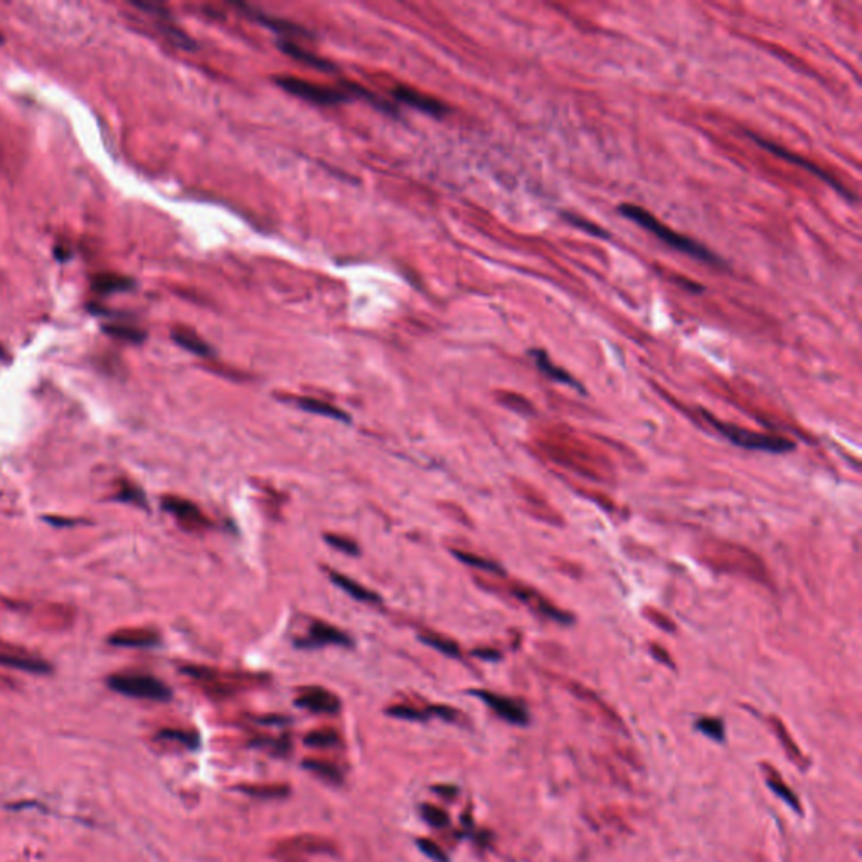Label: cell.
Wrapping results in <instances>:
<instances>
[{
	"mask_svg": "<svg viewBox=\"0 0 862 862\" xmlns=\"http://www.w3.org/2000/svg\"><path fill=\"white\" fill-rule=\"evenodd\" d=\"M618 213L623 216V218L632 219L633 223H637L639 226L644 227L645 231L652 232L655 238H658L661 241H663L666 244H669L670 248L677 249L680 253L689 254V256L697 258V260L711 263V265H714V263H721V260L716 256L714 253H711L708 248H704L702 244L696 243V241L691 238H685V236L679 235V232H675L674 230H670V227H667L666 224H662L658 219H655L652 214L649 213V211L639 208V206H633V204H622L618 208Z\"/></svg>",
	"mask_w": 862,
	"mask_h": 862,
	"instance_id": "6da1fadb",
	"label": "cell"
},
{
	"mask_svg": "<svg viewBox=\"0 0 862 862\" xmlns=\"http://www.w3.org/2000/svg\"><path fill=\"white\" fill-rule=\"evenodd\" d=\"M701 415L706 418V421H708L713 428H716L724 438L730 439L732 445H736V446L747 448V450L768 451V454H787V451H790L795 448V443L790 442V439H787V438L773 437V435H766V433H758V431H753L748 428H739V426L731 425V423H724V421L718 420V418H714L713 415H709V413L704 411V409H701Z\"/></svg>",
	"mask_w": 862,
	"mask_h": 862,
	"instance_id": "7a4b0ae2",
	"label": "cell"
},
{
	"mask_svg": "<svg viewBox=\"0 0 862 862\" xmlns=\"http://www.w3.org/2000/svg\"><path fill=\"white\" fill-rule=\"evenodd\" d=\"M270 854L278 862H307L310 856L339 854V847L334 840L322 835L299 834L275 842Z\"/></svg>",
	"mask_w": 862,
	"mask_h": 862,
	"instance_id": "3957f363",
	"label": "cell"
},
{
	"mask_svg": "<svg viewBox=\"0 0 862 862\" xmlns=\"http://www.w3.org/2000/svg\"><path fill=\"white\" fill-rule=\"evenodd\" d=\"M106 684L111 691L128 697H137V699L165 702L172 697L170 687L149 674H137V672L115 674L108 677Z\"/></svg>",
	"mask_w": 862,
	"mask_h": 862,
	"instance_id": "277c9868",
	"label": "cell"
},
{
	"mask_svg": "<svg viewBox=\"0 0 862 862\" xmlns=\"http://www.w3.org/2000/svg\"><path fill=\"white\" fill-rule=\"evenodd\" d=\"M180 672L197 680L202 685V689L213 697H230L244 685L261 680L260 677H253V675L224 674V672L211 669V667L206 666H185L180 669Z\"/></svg>",
	"mask_w": 862,
	"mask_h": 862,
	"instance_id": "5b68a950",
	"label": "cell"
},
{
	"mask_svg": "<svg viewBox=\"0 0 862 862\" xmlns=\"http://www.w3.org/2000/svg\"><path fill=\"white\" fill-rule=\"evenodd\" d=\"M277 85L283 88L293 96L301 98V100L313 103V105H339L349 100V93L339 92V89L329 88V86H322L310 83L307 80H300L295 76H278Z\"/></svg>",
	"mask_w": 862,
	"mask_h": 862,
	"instance_id": "8992f818",
	"label": "cell"
},
{
	"mask_svg": "<svg viewBox=\"0 0 862 862\" xmlns=\"http://www.w3.org/2000/svg\"><path fill=\"white\" fill-rule=\"evenodd\" d=\"M748 135L751 137V139H753L754 142H756L758 145L763 146V149H765V150H768V152L775 154V155H777V157H782V158H785V161H788V162L795 163V165L801 167V169H805V170L812 172V174H816L818 179H822V180H824V182L829 184L832 189H835V191H837V192L840 194V196H844V197H846V199H852V201H854V196H852L851 191H847V189L844 187V185L840 184L839 180L834 177V175H830L829 172H825L824 169H820V167L816 165V163H813V162H810V161H807V158L800 157V155H797V154L788 152V150L783 149V146L775 145L773 142H768V140L761 139V137L754 135V133H748Z\"/></svg>",
	"mask_w": 862,
	"mask_h": 862,
	"instance_id": "52a82bcc",
	"label": "cell"
},
{
	"mask_svg": "<svg viewBox=\"0 0 862 862\" xmlns=\"http://www.w3.org/2000/svg\"><path fill=\"white\" fill-rule=\"evenodd\" d=\"M470 694H473L478 699L484 701L504 721L517 724V726H524V724H527L529 721L527 711L524 709V706H520L519 702H516L514 699H508V697L501 696V694L484 691V689H475V691H470Z\"/></svg>",
	"mask_w": 862,
	"mask_h": 862,
	"instance_id": "ba28073f",
	"label": "cell"
},
{
	"mask_svg": "<svg viewBox=\"0 0 862 862\" xmlns=\"http://www.w3.org/2000/svg\"><path fill=\"white\" fill-rule=\"evenodd\" d=\"M296 645H299L300 649H317V646H323V645L352 646L354 645V642H352V639L347 635L346 632L339 630V628L334 627V625L323 623V622H313L312 625H310L307 635L296 640Z\"/></svg>",
	"mask_w": 862,
	"mask_h": 862,
	"instance_id": "9c48e42d",
	"label": "cell"
},
{
	"mask_svg": "<svg viewBox=\"0 0 862 862\" xmlns=\"http://www.w3.org/2000/svg\"><path fill=\"white\" fill-rule=\"evenodd\" d=\"M162 507L187 529H204L209 527L211 524L208 517L202 514L201 508L194 502L187 501V499L165 495V497H162Z\"/></svg>",
	"mask_w": 862,
	"mask_h": 862,
	"instance_id": "30bf717a",
	"label": "cell"
},
{
	"mask_svg": "<svg viewBox=\"0 0 862 862\" xmlns=\"http://www.w3.org/2000/svg\"><path fill=\"white\" fill-rule=\"evenodd\" d=\"M295 704L299 708L310 711L316 714H337L342 704L340 699L334 692L327 691L323 687H304L295 699Z\"/></svg>",
	"mask_w": 862,
	"mask_h": 862,
	"instance_id": "8fae6325",
	"label": "cell"
},
{
	"mask_svg": "<svg viewBox=\"0 0 862 862\" xmlns=\"http://www.w3.org/2000/svg\"><path fill=\"white\" fill-rule=\"evenodd\" d=\"M393 96L398 101L404 103V105L416 108V110L423 111V113L431 116H443L450 111L448 106L443 105L442 101H438L437 98L416 92V89L408 88V86H396V88H393Z\"/></svg>",
	"mask_w": 862,
	"mask_h": 862,
	"instance_id": "7c38bea8",
	"label": "cell"
},
{
	"mask_svg": "<svg viewBox=\"0 0 862 862\" xmlns=\"http://www.w3.org/2000/svg\"><path fill=\"white\" fill-rule=\"evenodd\" d=\"M512 593H514L520 601L527 603V605L531 606L534 611H537V613L547 616V618H553V620H556V622L564 623V625L573 622V616L571 615H568V613H564V611L558 610V608H556V606L551 605V603H547L544 598L539 596L536 592H532V589H529V588H512Z\"/></svg>",
	"mask_w": 862,
	"mask_h": 862,
	"instance_id": "4fadbf2b",
	"label": "cell"
},
{
	"mask_svg": "<svg viewBox=\"0 0 862 862\" xmlns=\"http://www.w3.org/2000/svg\"><path fill=\"white\" fill-rule=\"evenodd\" d=\"M761 771L765 773L766 777V785H768L771 790L777 793V797H780L785 804L790 807L792 810H795L797 813H804V810H801V804L799 800V797H797V793L792 790L790 787L787 785L785 780H783L782 775L778 773L777 770H775L773 765H770V763H761Z\"/></svg>",
	"mask_w": 862,
	"mask_h": 862,
	"instance_id": "5bb4252c",
	"label": "cell"
},
{
	"mask_svg": "<svg viewBox=\"0 0 862 862\" xmlns=\"http://www.w3.org/2000/svg\"><path fill=\"white\" fill-rule=\"evenodd\" d=\"M111 645L118 646H154L161 642L157 632L146 630V628H127V630H118L111 633L108 639Z\"/></svg>",
	"mask_w": 862,
	"mask_h": 862,
	"instance_id": "9a60e30c",
	"label": "cell"
},
{
	"mask_svg": "<svg viewBox=\"0 0 862 862\" xmlns=\"http://www.w3.org/2000/svg\"><path fill=\"white\" fill-rule=\"evenodd\" d=\"M531 356H532L534 362H536L537 369L541 370V373L544 374V376H547L549 379H553V381L563 382V385H568V386L575 387V389L580 391V393H585V387L581 386V382H577L576 379L573 377L570 373H566V370H564V369L558 368V366L553 364V362H551V359H549V357H547V354H546L544 351H542V349H532Z\"/></svg>",
	"mask_w": 862,
	"mask_h": 862,
	"instance_id": "2e32d148",
	"label": "cell"
},
{
	"mask_svg": "<svg viewBox=\"0 0 862 862\" xmlns=\"http://www.w3.org/2000/svg\"><path fill=\"white\" fill-rule=\"evenodd\" d=\"M770 724H771V727H773V732H775V735H777L780 744H782L783 749H785L787 756L790 758V761L795 763V765L799 766L801 771L807 770L808 765H810L808 758L805 756L804 751H801V749L799 748V744H797L795 741H793V738L790 736V732H788L785 724H783L778 718H775V716L770 718Z\"/></svg>",
	"mask_w": 862,
	"mask_h": 862,
	"instance_id": "e0dca14e",
	"label": "cell"
},
{
	"mask_svg": "<svg viewBox=\"0 0 862 862\" xmlns=\"http://www.w3.org/2000/svg\"><path fill=\"white\" fill-rule=\"evenodd\" d=\"M327 575L332 581H334L335 585L339 586L342 592H346L349 596H352L357 601H364V603H370V605H379L381 603V596H379L377 593L369 592V589H366L364 586L357 583V581L351 580V577L342 575V573H337L334 570H327Z\"/></svg>",
	"mask_w": 862,
	"mask_h": 862,
	"instance_id": "ac0fdd59",
	"label": "cell"
},
{
	"mask_svg": "<svg viewBox=\"0 0 862 862\" xmlns=\"http://www.w3.org/2000/svg\"><path fill=\"white\" fill-rule=\"evenodd\" d=\"M0 666L31 672V674H49L51 672V666L42 658L14 652H0Z\"/></svg>",
	"mask_w": 862,
	"mask_h": 862,
	"instance_id": "d6986e66",
	"label": "cell"
},
{
	"mask_svg": "<svg viewBox=\"0 0 862 862\" xmlns=\"http://www.w3.org/2000/svg\"><path fill=\"white\" fill-rule=\"evenodd\" d=\"M236 790L253 799L277 800L287 799L290 795V787L285 783H243L236 787Z\"/></svg>",
	"mask_w": 862,
	"mask_h": 862,
	"instance_id": "ffe728a7",
	"label": "cell"
},
{
	"mask_svg": "<svg viewBox=\"0 0 862 862\" xmlns=\"http://www.w3.org/2000/svg\"><path fill=\"white\" fill-rule=\"evenodd\" d=\"M172 339H174V342L177 344V346L185 349V351L192 352V354H196L199 357L214 356L213 347H211L204 339H201L196 332L184 329V327H179V329L172 330Z\"/></svg>",
	"mask_w": 862,
	"mask_h": 862,
	"instance_id": "44dd1931",
	"label": "cell"
},
{
	"mask_svg": "<svg viewBox=\"0 0 862 862\" xmlns=\"http://www.w3.org/2000/svg\"><path fill=\"white\" fill-rule=\"evenodd\" d=\"M278 46H280V49L283 51V53L288 54L293 59H296V61L307 64V66H313V68H317V70H320V71H334V66H332V63H329V61H327V59H323V58H318L317 54L310 53V51H307V49H304V47L296 44V42L288 41V39H285V41H280Z\"/></svg>",
	"mask_w": 862,
	"mask_h": 862,
	"instance_id": "7402d4cb",
	"label": "cell"
},
{
	"mask_svg": "<svg viewBox=\"0 0 862 862\" xmlns=\"http://www.w3.org/2000/svg\"><path fill=\"white\" fill-rule=\"evenodd\" d=\"M293 403L296 404L300 409H304V411L313 413V415H320V416H327L332 418V420H337V421H351V416L347 415L346 411H342V409H339L337 406H334V404L325 403V401L317 399V398H295L293 399Z\"/></svg>",
	"mask_w": 862,
	"mask_h": 862,
	"instance_id": "603a6c76",
	"label": "cell"
},
{
	"mask_svg": "<svg viewBox=\"0 0 862 862\" xmlns=\"http://www.w3.org/2000/svg\"><path fill=\"white\" fill-rule=\"evenodd\" d=\"M133 287H135L133 280L127 278V277H120V275H113V273H103L93 278V290H96L98 293H103V295H111V293H118V292H128V290H132Z\"/></svg>",
	"mask_w": 862,
	"mask_h": 862,
	"instance_id": "cb8c5ba5",
	"label": "cell"
},
{
	"mask_svg": "<svg viewBox=\"0 0 862 862\" xmlns=\"http://www.w3.org/2000/svg\"><path fill=\"white\" fill-rule=\"evenodd\" d=\"M301 766H304L305 770H308L310 773L316 775V777L325 780V782L329 783H334V785H339L344 780L342 771L330 761L318 760V758H307V760H304V763H301Z\"/></svg>",
	"mask_w": 862,
	"mask_h": 862,
	"instance_id": "d4e9b609",
	"label": "cell"
},
{
	"mask_svg": "<svg viewBox=\"0 0 862 862\" xmlns=\"http://www.w3.org/2000/svg\"><path fill=\"white\" fill-rule=\"evenodd\" d=\"M304 741L305 744H308V747L312 748H337L340 747V743H342V738H340L339 732L332 730V727H318V730H312L307 732Z\"/></svg>",
	"mask_w": 862,
	"mask_h": 862,
	"instance_id": "484cf974",
	"label": "cell"
},
{
	"mask_svg": "<svg viewBox=\"0 0 862 862\" xmlns=\"http://www.w3.org/2000/svg\"><path fill=\"white\" fill-rule=\"evenodd\" d=\"M248 12L254 17V19L258 20V23L265 25V27L273 29V31H277L278 34H285V36H290V37H293V36H307V34H308L307 31H305V29H301L300 25L287 23V20L275 19V17H268V15L261 14V12H253V11H248Z\"/></svg>",
	"mask_w": 862,
	"mask_h": 862,
	"instance_id": "4316f807",
	"label": "cell"
},
{
	"mask_svg": "<svg viewBox=\"0 0 862 862\" xmlns=\"http://www.w3.org/2000/svg\"><path fill=\"white\" fill-rule=\"evenodd\" d=\"M103 332L111 335V337L127 340V342L132 344L144 342L146 337L144 330L137 329V327L133 325H127V323H108V325H103Z\"/></svg>",
	"mask_w": 862,
	"mask_h": 862,
	"instance_id": "83f0119b",
	"label": "cell"
},
{
	"mask_svg": "<svg viewBox=\"0 0 862 862\" xmlns=\"http://www.w3.org/2000/svg\"><path fill=\"white\" fill-rule=\"evenodd\" d=\"M420 640L423 642V644L430 645L431 649L439 650L442 654L448 655V657H460V646L455 644L454 640L445 639L443 635H438V633L433 632H423L420 633Z\"/></svg>",
	"mask_w": 862,
	"mask_h": 862,
	"instance_id": "f1b7e54d",
	"label": "cell"
},
{
	"mask_svg": "<svg viewBox=\"0 0 862 862\" xmlns=\"http://www.w3.org/2000/svg\"><path fill=\"white\" fill-rule=\"evenodd\" d=\"M157 739L170 741V743H177L180 747L187 749H196L199 747V735L196 731H185V730H162L158 731Z\"/></svg>",
	"mask_w": 862,
	"mask_h": 862,
	"instance_id": "f546056e",
	"label": "cell"
},
{
	"mask_svg": "<svg viewBox=\"0 0 862 862\" xmlns=\"http://www.w3.org/2000/svg\"><path fill=\"white\" fill-rule=\"evenodd\" d=\"M454 554L458 561L468 564V566L478 568V570H484L489 573H495V575H504V568L501 566V564L490 561V559H487V558H482V556L465 553V551H456V549H454Z\"/></svg>",
	"mask_w": 862,
	"mask_h": 862,
	"instance_id": "4dcf8cb0",
	"label": "cell"
},
{
	"mask_svg": "<svg viewBox=\"0 0 862 862\" xmlns=\"http://www.w3.org/2000/svg\"><path fill=\"white\" fill-rule=\"evenodd\" d=\"M116 499L122 502L135 504V506H139V507H146V497H145L144 490H142L140 487H137L135 484H132V482H127V480L120 482L118 490H116Z\"/></svg>",
	"mask_w": 862,
	"mask_h": 862,
	"instance_id": "1f68e13d",
	"label": "cell"
},
{
	"mask_svg": "<svg viewBox=\"0 0 862 862\" xmlns=\"http://www.w3.org/2000/svg\"><path fill=\"white\" fill-rule=\"evenodd\" d=\"M386 713L393 718L408 719V721H426V719L431 718L428 713V708L418 709L415 708V706H408V704L391 706V708L386 709Z\"/></svg>",
	"mask_w": 862,
	"mask_h": 862,
	"instance_id": "d6a6232c",
	"label": "cell"
},
{
	"mask_svg": "<svg viewBox=\"0 0 862 862\" xmlns=\"http://www.w3.org/2000/svg\"><path fill=\"white\" fill-rule=\"evenodd\" d=\"M421 816L431 827H437V829H443V827H446L450 824V816L445 812L443 808L435 807V805L431 804H425L421 805Z\"/></svg>",
	"mask_w": 862,
	"mask_h": 862,
	"instance_id": "836d02e7",
	"label": "cell"
},
{
	"mask_svg": "<svg viewBox=\"0 0 862 862\" xmlns=\"http://www.w3.org/2000/svg\"><path fill=\"white\" fill-rule=\"evenodd\" d=\"M696 727L701 732H704L706 736H709L711 739L714 741H723L724 739V724L721 719L718 718H701L697 719Z\"/></svg>",
	"mask_w": 862,
	"mask_h": 862,
	"instance_id": "e575fe53",
	"label": "cell"
},
{
	"mask_svg": "<svg viewBox=\"0 0 862 862\" xmlns=\"http://www.w3.org/2000/svg\"><path fill=\"white\" fill-rule=\"evenodd\" d=\"M158 29H161V31L165 34L167 37L170 39V42H174L175 46L182 47V49H194V47H196V44H194V42H192V39L189 37L187 34H184L182 31H179V29L175 27V25L161 23V24H158Z\"/></svg>",
	"mask_w": 862,
	"mask_h": 862,
	"instance_id": "d590c367",
	"label": "cell"
},
{
	"mask_svg": "<svg viewBox=\"0 0 862 862\" xmlns=\"http://www.w3.org/2000/svg\"><path fill=\"white\" fill-rule=\"evenodd\" d=\"M323 539H325V541L329 542V544L334 547V549L342 551V553L351 554V556L359 554V547H357L356 542L351 541V539H349V537L339 536V534H325V536H323Z\"/></svg>",
	"mask_w": 862,
	"mask_h": 862,
	"instance_id": "8d00e7d4",
	"label": "cell"
},
{
	"mask_svg": "<svg viewBox=\"0 0 862 862\" xmlns=\"http://www.w3.org/2000/svg\"><path fill=\"white\" fill-rule=\"evenodd\" d=\"M499 399H501L507 408L514 409V411L525 413V415H532V413H534L532 404L529 403L527 399H524L523 396H517V394H512V393H501V398H499Z\"/></svg>",
	"mask_w": 862,
	"mask_h": 862,
	"instance_id": "74e56055",
	"label": "cell"
},
{
	"mask_svg": "<svg viewBox=\"0 0 862 862\" xmlns=\"http://www.w3.org/2000/svg\"><path fill=\"white\" fill-rule=\"evenodd\" d=\"M416 844H418V847L421 849V852H425V854L428 856V857H431V859H433V861L446 862L445 852H443L442 849H439V846H438L437 842H433V840H430V839H418Z\"/></svg>",
	"mask_w": 862,
	"mask_h": 862,
	"instance_id": "f35d334b",
	"label": "cell"
},
{
	"mask_svg": "<svg viewBox=\"0 0 862 862\" xmlns=\"http://www.w3.org/2000/svg\"><path fill=\"white\" fill-rule=\"evenodd\" d=\"M563 216H564V219H568V221H570L571 224H575V226L580 227V230L592 232V235L594 236H601V238H608V232L603 231L600 226H594L593 223L585 221V219L580 218V216H573V214H566V213H564Z\"/></svg>",
	"mask_w": 862,
	"mask_h": 862,
	"instance_id": "ab89813d",
	"label": "cell"
},
{
	"mask_svg": "<svg viewBox=\"0 0 862 862\" xmlns=\"http://www.w3.org/2000/svg\"><path fill=\"white\" fill-rule=\"evenodd\" d=\"M133 7L140 8V11L146 12V14H152L157 17H163V19H169V12H167L165 7L158 6V4H150V2H132Z\"/></svg>",
	"mask_w": 862,
	"mask_h": 862,
	"instance_id": "60d3db41",
	"label": "cell"
},
{
	"mask_svg": "<svg viewBox=\"0 0 862 862\" xmlns=\"http://www.w3.org/2000/svg\"><path fill=\"white\" fill-rule=\"evenodd\" d=\"M473 655H477V657L485 658V661H497V658H501V654L497 652V650L492 649H478L473 652Z\"/></svg>",
	"mask_w": 862,
	"mask_h": 862,
	"instance_id": "b9f144b4",
	"label": "cell"
},
{
	"mask_svg": "<svg viewBox=\"0 0 862 862\" xmlns=\"http://www.w3.org/2000/svg\"><path fill=\"white\" fill-rule=\"evenodd\" d=\"M433 790L437 792L438 795L445 797V799H448V800L455 799V797H456V788L451 787V785H438V787H433Z\"/></svg>",
	"mask_w": 862,
	"mask_h": 862,
	"instance_id": "7bdbcfd3",
	"label": "cell"
},
{
	"mask_svg": "<svg viewBox=\"0 0 862 862\" xmlns=\"http://www.w3.org/2000/svg\"><path fill=\"white\" fill-rule=\"evenodd\" d=\"M54 254H56V258H58V260H61V261L68 260V258H70V251H63L61 248H56L54 249Z\"/></svg>",
	"mask_w": 862,
	"mask_h": 862,
	"instance_id": "ee69618b",
	"label": "cell"
},
{
	"mask_svg": "<svg viewBox=\"0 0 862 862\" xmlns=\"http://www.w3.org/2000/svg\"><path fill=\"white\" fill-rule=\"evenodd\" d=\"M682 287L689 288V290H692V292H702V290H704V288H702L701 285H692V282H687V280H682Z\"/></svg>",
	"mask_w": 862,
	"mask_h": 862,
	"instance_id": "f6af8a7d",
	"label": "cell"
},
{
	"mask_svg": "<svg viewBox=\"0 0 862 862\" xmlns=\"http://www.w3.org/2000/svg\"><path fill=\"white\" fill-rule=\"evenodd\" d=\"M0 361H8V354L2 346H0Z\"/></svg>",
	"mask_w": 862,
	"mask_h": 862,
	"instance_id": "bcb514c9",
	"label": "cell"
},
{
	"mask_svg": "<svg viewBox=\"0 0 862 862\" xmlns=\"http://www.w3.org/2000/svg\"><path fill=\"white\" fill-rule=\"evenodd\" d=\"M2 42H4V36H2V34H0V44H2Z\"/></svg>",
	"mask_w": 862,
	"mask_h": 862,
	"instance_id": "7dc6e473",
	"label": "cell"
}]
</instances>
